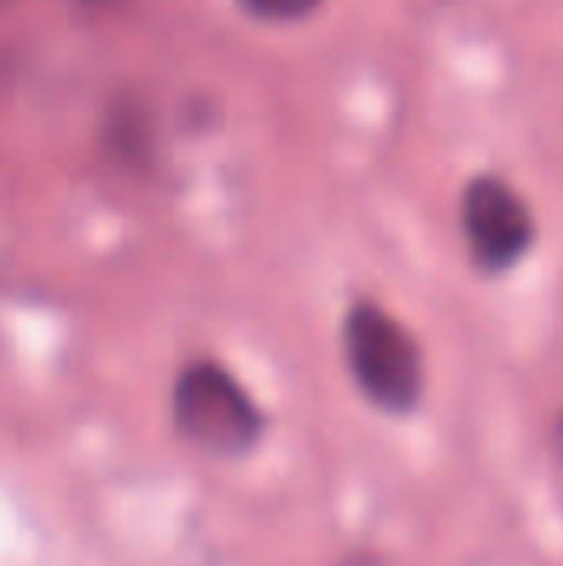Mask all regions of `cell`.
Wrapping results in <instances>:
<instances>
[{
	"label": "cell",
	"mask_w": 563,
	"mask_h": 566,
	"mask_svg": "<svg viewBox=\"0 0 563 566\" xmlns=\"http://www.w3.org/2000/svg\"><path fill=\"white\" fill-rule=\"evenodd\" d=\"M173 418L179 434L206 454L236 458L262 431V415L246 388L216 361H192L173 388Z\"/></svg>",
	"instance_id": "2"
},
{
	"label": "cell",
	"mask_w": 563,
	"mask_h": 566,
	"mask_svg": "<svg viewBox=\"0 0 563 566\" xmlns=\"http://www.w3.org/2000/svg\"><path fill=\"white\" fill-rule=\"evenodd\" d=\"M461 235L481 272H511L534 245L538 222L528 199L501 176H475L461 189Z\"/></svg>",
	"instance_id": "3"
},
{
	"label": "cell",
	"mask_w": 563,
	"mask_h": 566,
	"mask_svg": "<svg viewBox=\"0 0 563 566\" xmlns=\"http://www.w3.org/2000/svg\"><path fill=\"white\" fill-rule=\"evenodd\" d=\"M249 17L265 23H299L312 17L325 0H236Z\"/></svg>",
	"instance_id": "4"
},
{
	"label": "cell",
	"mask_w": 563,
	"mask_h": 566,
	"mask_svg": "<svg viewBox=\"0 0 563 566\" xmlns=\"http://www.w3.org/2000/svg\"><path fill=\"white\" fill-rule=\"evenodd\" d=\"M7 3H10V0H0V10H3V7H7Z\"/></svg>",
	"instance_id": "5"
},
{
	"label": "cell",
	"mask_w": 563,
	"mask_h": 566,
	"mask_svg": "<svg viewBox=\"0 0 563 566\" xmlns=\"http://www.w3.org/2000/svg\"><path fill=\"white\" fill-rule=\"evenodd\" d=\"M345 358L372 405L405 415L421 401L425 365L411 332L378 302H355L345 315Z\"/></svg>",
	"instance_id": "1"
}]
</instances>
